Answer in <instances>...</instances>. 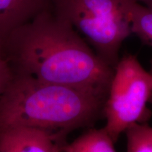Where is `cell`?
<instances>
[{
	"instance_id": "7",
	"label": "cell",
	"mask_w": 152,
	"mask_h": 152,
	"mask_svg": "<svg viewBox=\"0 0 152 152\" xmlns=\"http://www.w3.org/2000/svg\"><path fill=\"white\" fill-rule=\"evenodd\" d=\"M115 142L105 127L90 129L71 143L64 146L62 152H114Z\"/></svg>"
},
{
	"instance_id": "12",
	"label": "cell",
	"mask_w": 152,
	"mask_h": 152,
	"mask_svg": "<svg viewBox=\"0 0 152 152\" xmlns=\"http://www.w3.org/2000/svg\"><path fill=\"white\" fill-rule=\"evenodd\" d=\"M150 73L152 74V63H151V70H150Z\"/></svg>"
},
{
	"instance_id": "10",
	"label": "cell",
	"mask_w": 152,
	"mask_h": 152,
	"mask_svg": "<svg viewBox=\"0 0 152 152\" xmlns=\"http://www.w3.org/2000/svg\"><path fill=\"white\" fill-rule=\"evenodd\" d=\"M14 76V72L7 57L0 49V96Z\"/></svg>"
},
{
	"instance_id": "4",
	"label": "cell",
	"mask_w": 152,
	"mask_h": 152,
	"mask_svg": "<svg viewBox=\"0 0 152 152\" xmlns=\"http://www.w3.org/2000/svg\"><path fill=\"white\" fill-rule=\"evenodd\" d=\"M152 97V74L136 56L127 55L114 67L103 112L104 127L115 142L126 128L147 119V103Z\"/></svg>"
},
{
	"instance_id": "8",
	"label": "cell",
	"mask_w": 152,
	"mask_h": 152,
	"mask_svg": "<svg viewBox=\"0 0 152 152\" xmlns=\"http://www.w3.org/2000/svg\"><path fill=\"white\" fill-rule=\"evenodd\" d=\"M128 12L132 33L152 47V10L135 0H128Z\"/></svg>"
},
{
	"instance_id": "6",
	"label": "cell",
	"mask_w": 152,
	"mask_h": 152,
	"mask_svg": "<svg viewBox=\"0 0 152 152\" xmlns=\"http://www.w3.org/2000/svg\"><path fill=\"white\" fill-rule=\"evenodd\" d=\"M49 9L52 0H0V48L14 30Z\"/></svg>"
},
{
	"instance_id": "3",
	"label": "cell",
	"mask_w": 152,
	"mask_h": 152,
	"mask_svg": "<svg viewBox=\"0 0 152 152\" xmlns=\"http://www.w3.org/2000/svg\"><path fill=\"white\" fill-rule=\"evenodd\" d=\"M128 0H52V11L75 29L111 67L132 33Z\"/></svg>"
},
{
	"instance_id": "11",
	"label": "cell",
	"mask_w": 152,
	"mask_h": 152,
	"mask_svg": "<svg viewBox=\"0 0 152 152\" xmlns=\"http://www.w3.org/2000/svg\"><path fill=\"white\" fill-rule=\"evenodd\" d=\"M135 1L152 10V0H135Z\"/></svg>"
},
{
	"instance_id": "9",
	"label": "cell",
	"mask_w": 152,
	"mask_h": 152,
	"mask_svg": "<svg viewBox=\"0 0 152 152\" xmlns=\"http://www.w3.org/2000/svg\"><path fill=\"white\" fill-rule=\"evenodd\" d=\"M127 151L152 152V127L147 123H134L125 130Z\"/></svg>"
},
{
	"instance_id": "5",
	"label": "cell",
	"mask_w": 152,
	"mask_h": 152,
	"mask_svg": "<svg viewBox=\"0 0 152 152\" xmlns=\"http://www.w3.org/2000/svg\"><path fill=\"white\" fill-rule=\"evenodd\" d=\"M67 134L16 125L0 131V152H59Z\"/></svg>"
},
{
	"instance_id": "2",
	"label": "cell",
	"mask_w": 152,
	"mask_h": 152,
	"mask_svg": "<svg viewBox=\"0 0 152 152\" xmlns=\"http://www.w3.org/2000/svg\"><path fill=\"white\" fill-rule=\"evenodd\" d=\"M106 96L14 73L0 96V131L28 125L68 134L94 123Z\"/></svg>"
},
{
	"instance_id": "1",
	"label": "cell",
	"mask_w": 152,
	"mask_h": 152,
	"mask_svg": "<svg viewBox=\"0 0 152 152\" xmlns=\"http://www.w3.org/2000/svg\"><path fill=\"white\" fill-rule=\"evenodd\" d=\"M0 49L15 74L108 94L114 69L52 9L14 30Z\"/></svg>"
}]
</instances>
